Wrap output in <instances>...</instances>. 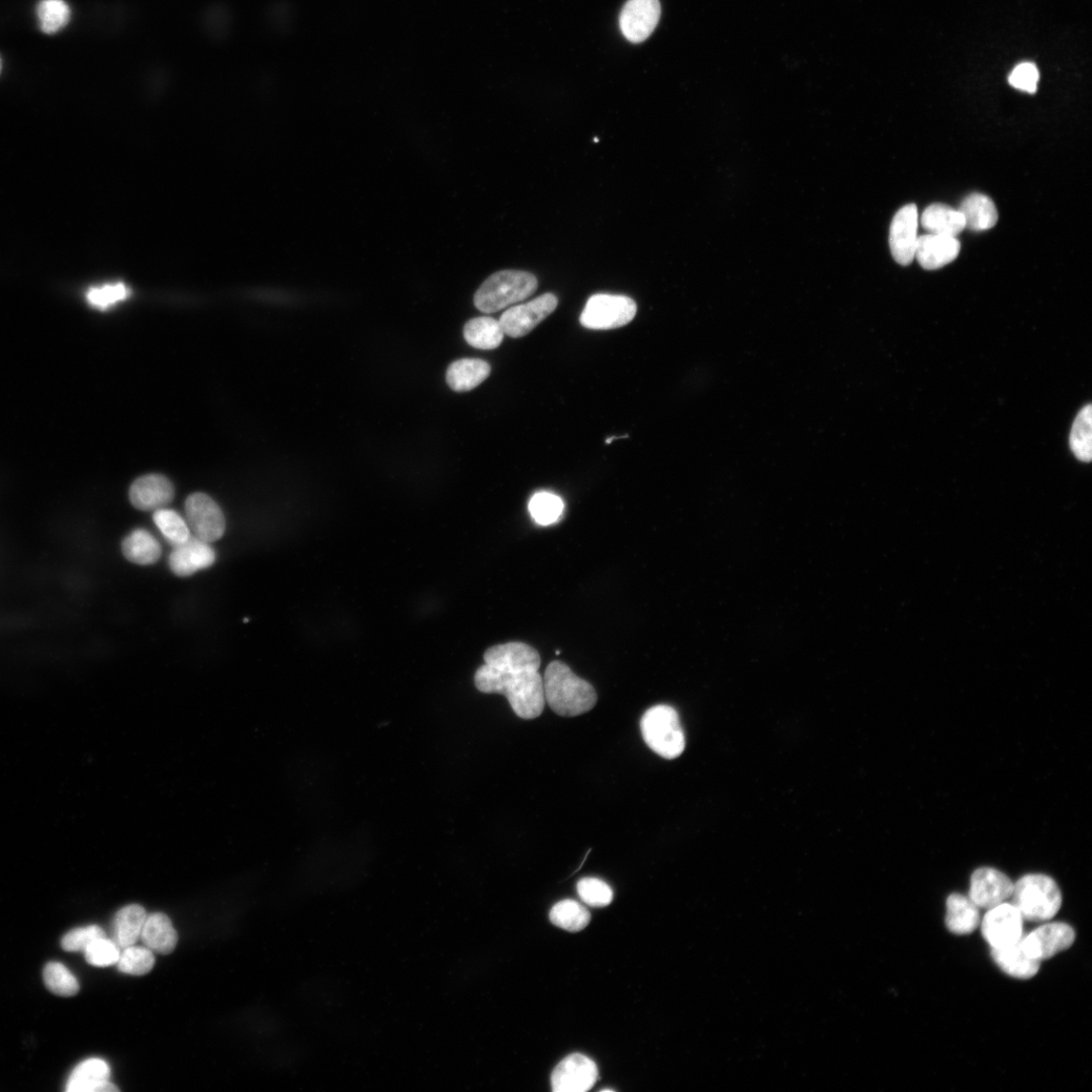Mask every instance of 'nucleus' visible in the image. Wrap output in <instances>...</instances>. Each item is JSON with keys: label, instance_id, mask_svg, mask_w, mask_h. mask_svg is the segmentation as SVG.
I'll return each mask as SVG.
<instances>
[{"label": "nucleus", "instance_id": "f3484780", "mask_svg": "<svg viewBox=\"0 0 1092 1092\" xmlns=\"http://www.w3.org/2000/svg\"><path fill=\"white\" fill-rule=\"evenodd\" d=\"M216 561V552L209 543L196 537L188 542L174 546L170 556L171 570L178 576H190L195 573L208 569Z\"/></svg>", "mask_w": 1092, "mask_h": 1092}, {"label": "nucleus", "instance_id": "f704fd0d", "mask_svg": "<svg viewBox=\"0 0 1092 1092\" xmlns=\"http://www.w3.org/2000/svg\"><path fill=\"white\" fill-rule=\"evenodd\" d=\"M528 507L533 520L546 526L560 519L564 511V502L554 493L541 492L534 494Z\"/></svg>", "mask_w": 1092, "mask_h": 1092}, {"label": "nucleus", "instance_id": "5701e85b", "mask_svg": "<svg viewBox=\"0 0 1092 1092\" xmlns=\"http://www.w3.org/2000/svg\"><path fill=\"white\" fill-rule=\"evenodd\" d=\"M958 210L965 220V229L973 232L992 229L999 221L994 200L982 194H972L965 198Z\"/></svg>", "mask_w": 1092, "mask_h": 1092}, {"label": "nucleus", "instance_id": "7ed1b4c3", "mask_svg": "<svg viewBox=\"0 0 1092 1092\" xmlns=\"http://www.w3.org/2000/svg\"><path fill=\"white\" fill-rule=\"evenodd\" d=\"M1013 904L1024 920L1045 922L1060 911L1062 894L1057 883L1042 874H1029L1014 884Z\"/></svg>", "mask_w": 1092, "mask_h": 1092}, {"label": "nucleus", "instance_id": "4c0bfd02", "mask_svg": "<svg viewBox=\"0 0 1092 1092\" xmlns=\"http://www.w3.org/2000/svg\"><path fill=\"white\" fill-rule=\"evenodd\" d=\"M112 939L95 940L85 951L86 960L95 967H109L118 963L120 951Z\"/></svg>", "mask_w": 1092, "mask_h": 1092}, {"label": "nucleus", "instance_id": "9b49d317", "mask_svg": "<svg viewBox=\"0 0 1092 1092\" xmlns=\"http://www.w3.org/2000/svg\"><path fill=\"white\" fill-rule=\"evenodd\" d=\"M599 1067L585 1055L575 1053L555 1067L551 1076L555 1092H586L599 1080Z\"/></svg>", "mask_w": 1092, "mask_h": 1092}, {"label": "nucleus", "instance_id": "423d86ee", "mask_svg": "<svg viewBox=\"0 0 1092 1092\" xmlns=\"http://www.w3.org/2000/svg\"><path fill=\"white\" fill-rule=\"evenodd\" d=\"M637 312L636 303L626 296L599 294L591 297L580 321L592 330H612L629 324Z\"/></svg>", "mask_w": 1092, "mask_h": 1092}, {"label": "nucleus", "instance_id": "a878e982", "mask_svg": "<svg viewBox=\"0 0 1092 1092\" xmlns=\"http://www.w3.org/2000/svg\"><path fill=\"white\" fill-rule=\"evenodd\" d=\"M919 223L930 234L957 237L965 229V220L959 210L949 205L934 203L926 208Z\"/></svg>", "mask_w": 1092, "mask_h": 1092}, {"label": "nucleus", "instance_id": "aec40b11", "mask_svg": "<svg viewBox=\"0 0 1092 1092\" xmlns=\"http://www.w3.org/2000/svg\"><path fill=\"white\" fill-rule=\"evenodd\" d=\"M992 956L1004 973L1017 979H1031L1040 971L1041 962L1026 954L1021 940L1012 945L995 947L992 949Z\"/></svg>", "mask_w": 1092, "mask_h": 1092}, {"label": "nucleus", "instance_id": "a211bd4d", "mask_svg": "<svg viewBox=\"0 0 1092 1092\" xmlns=\"http://www.w3.org/2000/svg\"><path fill=\"white\" fill-rule=\"evenodd\" d=\"M174 498L172 482L161 475H147L136 480L130 489V500L142 511L167 508Z\"/></svg>", "mask_w": 1092, "mask_h": 1092}, {"label": "nucleus", "instance_id": "c9c22d12", "mask_svg": "<svg viewBox=\"0 0 1092 1092\" xmlns=\"http://www.w3.org/2000/svg\"><path fill=\"white\" fill-rule=\"evenodd\" d=\"M581 899L593 908H605L613 900L610 886L599 878H583L576 884Z\"/></svg>", "mask_w": 1092, "mask_h": 1092}, {"label": "nucleus", "instance_id": "6ab92c4d", "mask_svg": "<svg viewBox=\"0 0 1092 1092\" xmlns=\"http://www.w3.org/2000/svg\"><path fill=\"white\" fill-rule=\"evenodd\" d=\"M111 1068L102 1059L92 1058L81 1062L70 1075L68 1092H116L120 1089L110 1081Z\"/></svg>", "mask_w": 1092, "mask_h": 1092}, {"label": "nucleus", "instance_id": "58836bf2", "mask_svg": "<svg viewBox=\"0 0 1092 1092\" xmlns=\"http://www.w3.org/2000/svg\"><path fill=\"white\" fill-rule=\"evenodd\" d=\"M104 937V930L93 924L70 931L62 939L61 946L67 952H85L95 940Z\"/></svg>", "mask_w": 1092, "mask_h": 1092}, {"label": "nucleus", "instance_id": "1a4fd4ad", "mask_svg": "<svg viewBox=\"0 0 1092 1092\" xmlns=\"http://www.w3.org/2000/svg\"><path fill=\"white\" fill-rule=\"evenodd\" d=\"M980 925L992 949L1015 944L1023 937L1024 919L1013 903L1003 902L988 910Z\"/></svg>", "mask_w": 1092, "mask_h": 1092}, {"label": "nucleus", "instance_id": "20e7f679", "mask_svg": "<svg viewBox=\"0 0 1092 1092\" xmlns=\"http://www.w3.org/2000/svg\"><path fill=\"white\" fill-rule=\"evenodd\" d=\"M538 279L520 271H502L492 275L480 286L473 303L483 313L492 314L521 302L537 292Z\"/></svg>", "mask_w": 1092, "mask_h": 1092}, {"label": "nucleus", "instance_id": "9d476101", "mask_svg": "<svg viewBox=\"0 0 1092 1092\" xmlns=\"http://www.w3.org/2000/svg\"><path fill=\"white\" fill-rule=\"evenodd\" d=\"M1076 941V932L1064 922H1048L1021 939L1029 957L1042 962L1063 952Z\"/></svg>", "mask_w": 1092, "mask_h": 1092}, {"label": "nucleus", "instance_id": "7c9ffc66", "mask_svg": "<svg viewBox=\"0 0 1092 1092\" xmlns=\"http://www.w3.org/2000/svg\"><path fill=\"white\" fill-rule=\"evenodd\" d=\"M153 520L158 529L173 547L188 542L192 531L180 515L172 509L162 508L154 512Z\"/></svg>", "mask_w": 1092, "mask_h": 1092}, {"label": "nucleus", "instance_id": "412c9836", "mask_svg": "<svg viewBox=\"0 0 1092 1092\" xmlns=\"http://www.w3.org/2000/svg\"><path fill=\"white\" fill-rule=\"evenodd\" d=\"M978 906L970 898L954 893L947 897L946 925L947 930L959 936L970 935L980 925Z\"/></svg>", "mask_w": 1092, "mask_h": 1092}, {"label": "nucleus", "instance_id": "c756f323", "mask_svg": "<svg viewBox=\"0 0 1092 1092\" xmlns=\"http://www.w3.org/2000/svg\"><path fill=\"white\" fill-rule=\"evenodd\" d=\"M1069 444L1078 460L1089 463L1092 459V408H1082L1071 429Z\"/></svg>", "mask_w": 1092, "mask_h": 1092}, {"label": "nucleus", "instance_id": "6e6552de", "mask_svg": "<svg viewBox=\"0 0 1092 1092\" xmlns=\"http://www.w3.org/2000/svg\"><path fill=\"white\" fill-rule=\"evenodd\" d=\"M558 304V298L547 293L524 305L510 307L499 321L504 334L511 338L529 334L555 311Z\"/></svg>", "mask_w": 1092, "mask_h": 1092}, {"label": "nucleus", "instance_id": "f8f14e48", "mask_svg": "<svg viewBox=\"0 0 1092 1092\" xmlns=\"http://www.w3.org/2000/svg\"><path fill=\"white\" fill-rule=\"evenodd\" d=\"M919 223V212L914 203L901 208L892 220L890 232L891 251L893 258L900 265H910L915 259Z\"/></svg>", "mask_w": 1092, "mask_h": 1092}, {"label": "nucleus", "instance_id": "cd10ccee", "mask_svg": "<svg viewBox=\"0 0 1092 1092\" xmlns=\"http://www.w3.org/2000/svg\"><path fill=\"white\" fill-rule=\"evenodd\" d=\"M464 337L473 348L492 350L502 344L504 333L497 320L480 317L471 319L465 325Z\"/></svg>", "mask_w": 1092, "mask_h": 1092}, {"label": "nucleus", "instance_id": "2eb2a0df", "mask_svg": "<svg viewBox=\"0 0 1092 1092\" xmlns=\"http://www.w3.org/2000/svg\"><path fill=\"white\" fill-rule=\"evenodd\" d=\"M960 251L957 237L928 233L919 236L915 258L922 269L936 271L955 261Z\"/></svg>", "mask_w": 1092, "mask_h": 1092}, {"label": "nucleus", "instance_id": "39448f33", "mask_svg": "<svg viewBox=\"0 0 1092 1092\" xmlns=\"http://www.w3.org/2000/svg\"><path fill=\"white\" fill-rule=\"evenodd\" d=\"M641 731L648 747L664 759H674L685 750V734L678 712L669 706L650 708L641 720Z\"/></svg>", "mask_w": 1092, "mask_h": 1092}, {"label": "nucleus", "instance_id": "e433bc0d", "mask_svg": "<svg viewBox=\"0 0 1092 1092\" xmlns=\"http://www.w3.org/2000/svg\"><path fill=\"white\" fill-rule=\"evenodd\" d=\"M131 292L129 287L123 283L107 284L101 287H93L87 294V300L91 306L106 310L117 303L126 300Z\"/></svg>", "mask_w": 1092, "mask_h": 1092}, {"label": "nucleus", "instance_id": "bb28decb", "mask_svg": "<svg viewBox=\"0 0 1092 1092\" xmlns=\"http://www.w3.org/2000/svg\"><path fill=\"white\" fill-rule=\"evenodd\" d=\"M123 555L131 563L149 566L155 564L161 555V546L153 535L146 529H136L123 540Z\"/></svg>", "mask_w": 1092, "mask_h": 1092}, {"label": "nucleus", "instance_id": "ddd939ff", "mask_svg": "<svg viewBox=\"0 0 1092 1092\" xmlns=\"http://www.w3.org/2000/svg\"><path fill=\"white\" fill-rule=\"evenodd\" d=\"M659 17L658 0H628L620 17L622 32L629 42L642 43L654 31Z\"/></svg>", "mask_w": 1092, "mask_h": 1092}, {"label": "nucleus", "instance_id": "393cba45", "mask_svg": "<svg viewBox=\"0 0 1092 1092\" xmlns=\"http://www.w3.org/2000/svg\"><path fill=\"white\" fill-rule=\"evenodd\" d=\"M147 914L143 906L131 904L120 910L113 920L112 940L120 947L134 946L141 939Z\"/></svg>", "mask_w": 1092, "mask_h": 1092}, {"label": "nucleus", "instance_id": "f03ea898", "mask_svg": "<svg viewBox=\"0 0 1092 1092\" xmlns=\"http://www.w3.org/2000/svg\"><path fill=\"white\" fill-rule=\"evenodd\" d=\"M543 679L546 705L560 716L585 714L599 700L594 687L563 662H551Z\"/></svg>", "mask_w": 1092, "mask_h": 1092}, {"label": "nucleus", "instance_id": "b1692460", "mask_svg": "<svg viewBox=\"0 0 1092 1092\" xmlns=\"http://www.w3.org/2000/svg\"><path fill=\"white\" fill-rule=\"evenodd\" d=\"M491 374L490 364L482 360L463 359L452 362L446 372V383L452 390L465 393L479 386Z\"/></svg>", "mask_w": 1092, "mask_h": 1092}, {"label": "nucleus", "instance_id": "4be33fe9", "mask_svg": "<svg viewBox=\"0 0 1092 1092\" xmlns=\"http://www.w3.org/2000/svg\"><path fill=\"white\" fill-rule=\"evenodd\" d=\"M141 940L153 953L169 955L174 951L178 936L170 918L156 913L147 916Z\"/></svg>", "mask_w": 1092, "mask_h": 1092}, {"label": "nucleus", "instance_id": "f257e3e1", "mask_svg": "<svg viewBox=\"0 0 1092 1092\" xmlns=\"http://www.w3.org/2000/svg\"><path fill=\"white\" fill-rule=\"evenodd\" d=\"M475 685L482 693L504 695L515 714L522 719L538 718L544 712V679L539 671L504 670L484 664L475 674Z\"/></svg>", "mask_w": 1092, "mask_h": 1092}, {"label": "nucleus", "instance_id": "ea45409f", "mask_svg": "<svg viewBox=\"0 0 1092 1092\" xmlns=\"http://www.w3.org/2000/svg\"><path fill=\"white\" fill-rule=\"evenodd\" d=\"M1039 79V70L1035 65L1022 64L1009 75L1008 82L1009 85L1019 91L1027 93H1035L1038 89Z\"/></svg>", "mask_w": 1092, "mask_h": 1092}, {"label": "nucleus", "instance_id": "0eeeda50", "mask_svg": "<svg viewBox=\"0 0 1092 1092\" xmlns=\"http://www.w3.org/2000/svg\"><path fill=\"white\" fill-rule=\"evenodd\" d=\"M187 523L194 537L205 542L219 541L226 529V520L219 505L202 493L191 494L185 502Z\"/></svg>", "mask_w": 1092, "mask_h": 1092}, {"label": "nucleus", "instance_id": "2f4dec72", "mask_svg": "<svg viewBox=\"0 0 1092 1092\" xmlns=\"http://www.w3.org/2000/svg\"><path fill=\"white\" fill-rule=\"evenodd\" d=\"M37 14L40 30L53 35L67 26L71 12L65 0H42L37 8Z\"/></svg>", "mask_w": 1092, "mask_h": 1092}, {"label": "nucleus", "instance_id": "dca6fc26", "mask_svg": "<svg viewBox=\"0 0 1092 1092\" xmlns=\"http://www.w3.org/2000/svg\"><path fill=\"white\" fill-rule=\"evenodd\" d=\"M484 659L486 665L504 670L539 671L542 664L539 652L524 643L492 647Z\"/></svg>", "mask_w": 1092, "mask_h": 1092}, {"label": "nucleus", "instance_id": "a19ab883", "mask_svg": "<svg viewBox=\"0 0 1092 1092\" xmlns=\"http://www.w3.org/2000/svg\"><path fill=\"white\" fill-rule=\"evenodd\" d=\"M2 67H3V66H2V59H0V72H2Z\"/></svg>", "mask_w": 1092, "mask_h": 1092}, {"label": "nucleus", "instance_id": "c85d7f7f", "mask_svg": "<svg viewBox=\"0 0 1092 1092\" xmlns=\"http://www.w3.org/2000/svg\"><path fill=\"white\" fill-rule=\"evenodd\" d=\"M549 919L559 928L576 933L587 928L591 915L579 902L566 899L553 906L549 913Z\"/></svg>", "mask_w": 1092, "mask_h": 1092}, {"label": "nucleus", "instance_id": "72a5a7b5", "mask_svg": "<svg viewBox=\"0 0 1092 1092\" xmlns=\"http://www.w3.org/2000/svg\"><path fill=\"white\" fill-rule=\"evenodd\" d=\"M43 979L49 991L56 996L69 998L79 992L76 977L67 966L59 962H50L45 966Z\"/></svg>", "mask_w": 1092, "mask_h": 1092}, {"label": "nucleus", "instance_id": "4468645a", "mask_svg": "<svg viewBox=\"0 0 1092 1092\" xmlns=\"http://www.w3.org/2000/svg\"><path fill=\"white\" fill-rule=\"evenodd\" d=\"M1014 883L994 868H980L972 877L970 897L979 909L991 910L1012 897Z\"/></svg>", "mask_w": 1092, "mask_h": 1092}, {"label": "nucleus", "instance_id": "473e14b6", "mask_svg": "<svg viewBox=\"0 0 1092 1092\" xmlns=\"http://www.w3.org/2000/svg\"><path fill=\"white\" fill-rule=\"evenodd\" d=\"M155 965L154 953L147 946H131L122 949L117 963L121 973L142 976L149 973Z\"/></svg>", "mask_w": 1092, "mask_h": 1092}]
</instances>
